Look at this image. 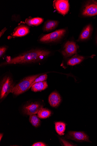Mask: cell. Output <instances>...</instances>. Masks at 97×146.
Masks as SVG:
<instances>
[{
    "label": "cell",
    "mask_w": 97,
    "mask_h": 146,
    "mask_svg": "<svg viewBox=\"0 0 97 146\" xmlns=\"http://www.w3.org/2000/svg\"><path fill=\"white\" fill-rule=\"evenodd\" d=\"M50 52L48 50L36 49L27 51L15 58L7 57L6 61L1 66L18 64H26L38 62L48 56Z\"/></svg>",
    "instance_id": "1"
},
{
    "label": "cell",
    "mask_w": 97,
    "mask_h": 146,
    "mask_svg": "<svg viewBox=\"0 0 97 146\" xmlns=\"http://www.w3.org/2000/svg\"><path fill=\"white\" fill-rule=\"evenodd\" d=\"M40 75V74H36L24 78L15 85L12 91V93L15 95L18 96L29 90L35 79Z\"/></svg>",
    "instance_id": "2"
},
{
    "label": "cell",
    "mask_w": 97,
    "mask_h": 146,
    "mask_svg": "<svg viewBox=\"0 0 97 146\" xmlns=\"http://www.w3.org/2000/svg\"><path fill=\"white\" fill-rule=\"evenodd\" d=\"M15 86L12 78L7 75L3 77L1 82L0 86V99L2 100L11 92Z\"/></svg>",
    "instance_id": "3"
},
{
    "label": "cell",
    "mask_w": 97,
    "mask_h": 146,
    "mask_svg": "<svg viewBox=\"0 0 97 146\" xmlns=\"http://www.w3.org/2000/svg\"><path fill=\"white\" fill-rule=\"evenodd\" d=\"M65 30L61 29L46 35L40 39V42H56L61 38L65 35Z\"/></svg>",
    "instance_id": "4"
},
{
    "label": "cell",
    "mask_w": 97,
    "mask_h": 146,
    "mask_svg": "<svg viewBox=\"0 0 97 146\" xmlns=\"http://www.w3.org/2000/svg\"><path fill=\"white\" fill-rule=\"evenodd\" d=\"M43 106L37 102H33L25 105L23 108L24 113L28 115L36 114Z\"/></svg>",
    "instance_id": "5"
},
{
    "label": "cell",
    "mask_w": 97,
    "mask_h": 146,
    "mask_svg": "<svg viewBox=\"0 0 97 146\" xmlns=\"http://www.w3.org/2000/svg\"><path fill=\"white\" fill-rule=\"evenodd\" d=\"M66 137L67 139L78 142H90L88 136L83 132L69 131Z\"/></svg>",
    "instance_id": "6"
},
{
    "label": "cell",
    "mask_w": 97,
    "mask_h": 146,
    "mask_svg": "<svg viewBox=\"0 0 97 146\" xmlns=\"http://www.w3.org/2000/svg\"><path fill=\"white\" fill-rule=\"evenodd\" d=\"M82 14L86 17L97 15V1H92L88 3L83 9Z\"/></svg>",
    "instance_id": "7"
},
{
    "label": "cell",
    "mask_w": 97,
    "mask_h": 146,
    "mask_svg": "<svg viewBox=\"0 0 97 146\" xmlns=\"http://www.w3.org/2000/svg\"><path fill=\"white\" fill-rule=\"evenodd\" d=\"M53 6L59 13L62 15L67 14L70 9V5L66 0H57L54 2Z\"/></svg>",
    "instance_id": "8"
},
{
    "label": "cell",
    "mask_w": 97,
    "mask_h": 146,
    "mask_svg": "<svg viewBox=\"0 0 97 146\" xmlns=\"http://www.w3.org/2000/svg\"><path fill=\"white\" fill-rule=\"evenodd\" d=\"M77 47L75 42L72 41H68L65 44L62 54L65 58L70 57L76 54Z\"/></svg>",
    "instance_id": "9"
},
{
    "label": "cell",
    "mask_w": 97,
    "mask_h": 146,
    "mask_svg": "<svg viewBox=\"0 0 97 146\" xmlns=\"http://www.w3.org/2000/svg\"><path fill=\"white\" fill-rule=\"evenodd\" d=\"M48 101L51 107L56 108L59 105L61 101V98L57 92H54L49 96Z\"/></svg>",
    "instance_id": "10"
},
{
    "label": "cell",
    "mask_w": 97,
    "mask_h": 146,
    "mask_svg": "<svg viewBox=\"0 0 97 146\" xmlns=\"http://www.w3.org/2000/svg\"><path fill=\"white\" fill-rule=\"evenodd\" d=\"M30 31L29 28L27 26L21 25L15 29L13 36L15 37L23 36L28 34Z\"/></svg>",
    "instance_id": "11"
},
{
    "label": "cell",
    "mask_w": 97,
    "mask_h": 146,
    "mask_svg": "<svg viewBox=\"0 0 97 146\" xmlns=\"http://www.w3.org/2000/svg\"><path fill=\"white\" fill-rule=\"evenodd\" d=\"M48 87L46 81L40 82L34 84L31 87V90L34 92L41 91L45 90Z\"/></svg>",
    "instance_id": "12"
},
{
    "label": "cell",
    "mask_w": 97,
    "mask_h": 146,
    "mask_svg": "<svg viewBox=\"0 0 97 146\" xmlns=\"http://www.w3.org/2000/svg\"><path fill=\"white\" fill-rule=\"evenodd\" d=\"M59 24L57 21L48 20L45 22L44 26V31H49L56 28Z\"/></svg>",
    "instance_id": "13"
},
{
    "label": "cell",
    "mask_w": 97,
    "mask_h": 146,
    "mask_svg": "<svg viewBox=\"0 0 97 146\" xmlns=\"http://www.w3.org/2000/svg\"><path fill=\"white\" fill-rule=\"evenodd\" d=\"M92 26L89 25L86 26L81 33L79 37L80 40H84L90 36L92 31Z\"/></svg>",
    "instance_id": "14"
},
{
    "label": "cell",
    "mask_w": 97,
    "mask_h": 146,
    "mask_svg": "<svg viewBox=\"0 0 97 146\" xmlns=\"http://www.w3.org/2000/svg\"><path fill=\"white\" fill-rule=\"evenodd\" d=\"M55 128L57 133L60 135H64L66 128V124L62 122H57L55 123Z\"/></svg>",
    "instance_id": "15"
},
{
    "label": "cell",
    "mask_w": 97,
    "mask_h": 146,
    "mask_svg": "<svg viewBox=\"0 0 97 146\" xmlns=\"http://www.w3.org/2000/svg\"><path fill=\"white\" fill-rule=\"evenodd\" d=\"M84 59V57L75 55L68 61L67 64L69 65L74 66L80 64Z\"/></svg>",
    "instance_id": "16"
},
{
    "label": "cell",
    "mask_w": 97,
    "mask_h": 146,
    "mask_svg": "<svg viewBox=\"0 0 97 146\" xmlns=\"http://www.w3.org/2000/svg\"><path fill=\"white\" fill-rule=\"evenodd\" d=\"M44 19L41 18H35L27 19L25 21L26 23L29 26H37L42 23Z\"/></svg>",
    "instance_id": "17"
},
{
    "label": "cell",
    "mask_w": 97,
    "mask_h": 146,
    "mask_svg": "<svg viewBox=\"0 0 97 146\" xmlns=\"http://www.w3.org/2000/svg\"><path fill=\"white\" fill-rule=\"evenodd\" d=\"M51 112L48 109L42 108L37 113L38 117L41 119H46L49 117L51 115Z\"/></svg>",
    "instance_id": "18"
},
{
    "label": "cell",
    "mask_w": 97,
    "mask_h": 146,
    "mask_svg": "<svg viewBox=\"0 0 97 146\" xmlns=\"http://www.w3.org/2000/svg\"><path fill=\"white\" fill-rule=\"evenodd\" d=\"M38 116L35 114L30 115L29 121L35 127H37L40 124V121Z\"/></svg>",
    "instance_id": "19"
},
{
    "label": "cell",
    "mask_w": 97,
    "mask_h": 146,
    "mask_svg": "<svg viewBox=\"0 0 97 146\" xmlns=\"http://www.w3.org/2000/svg\"><path fill=\"white\" fill-rule=\"evenodd\" d=\"M47 78L48 75L47 74L39 76L35 79L34 81L31 85L30 88L35 84L39 82L45 81L46 80Z\"/></svg>",
    "instance_id": "20"
},
{
    "label": "cell",
    "mask_w": 97,
    "mask_h": 146,
    "mask_svg": "<svg viewBox=\"0 0 97 146\" xmlns=\"http://www.w3.org/2000/svg\"><path fill=\"white\" fill-rule=\"evenodd\" d=\"M7 50V48L5 47H2L0 48V57L1 58L5 54Z\"/></svg>",
    "instance_id": "21"
},
{
    "label": "cell",
    "mask_w": 97,
    "mask_h": 146,
    "mask_svg": "<svg viewBox=\"0 0 97 146\" xmlns=\"http://www.w3.org/2000/svg\"><path fill=\"white\" fill-rule=\"evenodd\" d=\"M32 146H46L47 145L42 142H38L35 143L32 145Z\"/></svg>",
    "instance_id": "22"
},
{
    "label": "cell",
    "mask_w": 97,
    "mask_h": 146,
    "mask_svg": "<svg viewBox=\"0 0 97 146\" xmlns=\"http://www.w3.org/2000/svg\"><path fill=\"white\" fill-rule=\"evenodd\" d=\"M61 140L63 143L64 146H74V145H72L70 143L68 142L63 139H61Z\"/></svg>",
    "instance_id": "23"
},
{
    "label": "cell",
    "mask_w": 97,
    "mask_h": 146,
    "mask_svg": "<svg viewBox=\"0 0 97 146\" xmlns=\"http://www.w3.org/2000/svg\"><path fill=\"white\" fill-rule=\"evenodd\" d=\"M6 28L4 29L0 33V36L1 37L4 34L5 31L7 30Z\"/></svg>",
    "instance_id": "24"
},
{
    "label": "cell",
    "mask_w": 97,
    "mask_h": 146,
    "mask_svg": "<svg viewBox=\"0 0 97 146\" xmlns=\"http://www.w3.org/2000/svg\"><path fill=\"white\" fill-rule=\"evenodd\" d=\"M3 134H0V141H1V139L3 137Z\"/></svg>",
    "instance_id": "25"
}]
</instances>
